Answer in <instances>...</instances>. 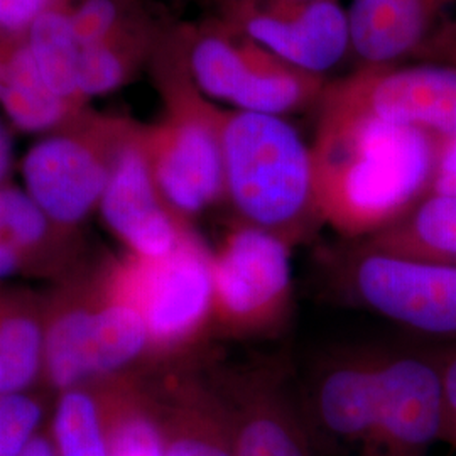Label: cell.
<instances>
[{
	"mask_svg": "<svg viewBox=\"0 0 456 456\" xmlns=\"http://www.w3.org/2000/svg\"><path fill=\"white\" fill-rule=\"evenodd\" d=\"M436 158L428 132L325 107L313 151L318 213L346 233L382 227L433 181Z\"/></svg>",
	"mask_w": 456,
	"mask_h": 456,
	"instance_id": "6da1fadb",
	"label": "cell"
},
{
	"mask_svg": "<svg viewBox=\"0 0 456 456\" xmlns=\"http://www.w3.org/2000/svg\"><path fill=\"white\" fill-rule=\"evenodd\" d=\"M149 66L154 69L166 112L156 124H141V142L164 200L188 220L225 195L222 110L191 80L180 29L164 31Z\"/></svg>",
	"mask_w": 456,
	"mask_h": 456,
	"instance_id": "7a4b0ae2",
	"label": "cell"
},
{
	"mask_svg": "<svg viewBox=\"0 0 456 456\" xmlns=\"http://www.w3.org/2000/svg\"><path fill=\"white\" fill-rule=\"evenodd\" d=\"M225 195L248 225L286 239L316 207L314 159L299 132L279 115H220Z\"/></svg>",
	"mask_w": 456,
	"mask_h": 456,
	"instance_id": "3957f363",
	"label": "cell"
},
{
	"mask_svg": "<svg viewBox=\"0 0 456 456\" xmlns=\"http://www.w3.org/2000/svg\"><path fill=\"white\" fill-rule=\"evenodd\" d=\"M146 354L142 316L105 293L98 277L92 286L68 281L46 297L43 380L53 391L120 375Z\"/></svg>",
	"mask_w": 456,
	"mask_h": 456,
	"instance_id": "277c9868",
	"label": "cell"
},
{
	"mask_svg": "<svg viewBox=\"0 0 456 456\" xmlns=\"http://www.w3.org/2000/svg\"><path fill=\"white\" fill-rule=\"evenodd\" d=\"M135 124L120 115L83 109L28 151L22 159L24 190L58 227L78 233L98 210Z\"/></svg>",
	"mask_w": 456,
	"mask_h": 456,
	"instance_id": "5b68a950",
	"label": "cell"
},
{
	"mask_svg": "<svg viewBox=\"0 0 456 456\" xmlns=\"http://www.w3.org/2000/svg\"><path fill=\"white\" fill-rule=\"evenodd\" d=\"M98 281L109 296L139 311L151 354L188 345L213 320V256L191 232L161 259L126 252L107 264Z\"/></svg>",
	"mask_w": 456,
	"mask_h": 456,
	"instance_id": "8992f818",
	"label": "cell"
},
{
	"mask_svg": "<svg viewBox=\"0 0 456 456\" xmlns=\"http://www.w3.org/2000/svg\"><path fill=\"white\" fill-rule=\"evenodd\" d=\"M180 31L184 63L196 88L233 110L284 117L322 90L320 77L279 61L220 20Z\"/></svg>",
	"mask_w": 456,
	"mask_h": 456,
	"instance_id": "52a82bcc",
	"label": "cell"
},
{
	"mask_svg": "<svg viewBox=\"0 0 456 456\" xmlns=\"http://www.w3.org/2000/svg\"><path fill=\"white\" fill-rule=\"evenodd\" d=\"M286 239L264 228L232 230L213 256V322L230 333H254L284 316L291 299Z\"/></svg>",
	"mask_w": 456,
	"mask_h": 456,
	"instance_id": "ba28073f",
	"label": "cell"
},
{
	"mask_svg": "<svg viewBox=\"0 0 456 456\" xmlns=\"http://www.w3.org/2000/svg\"><path fill=\"white\" fill-rule=\"evenodd\" d=\"M220 22L279 61L320 78L352 51L348 14L338 0H225Z\"/></svg>",
	"mask_w": 456,
	"mask_h": 456,
	"instance_id": "9c48e42d",
	"label": "cell"
},
{
	"mask_svg": "<svg viewBox=\"0 0 456 456\" xmlns=\"http://www.w3.org/2000/svg\"><path fill=\"white\" fill-rule=\"evenodd\" d=\"M326 94V92H325ZM326 107L456 137V68H367L326 94Z\"/></svg>",
	"mask_w": 456,
	"mask_h": 456,
	"instance_id": "30bf717a",
	"label": "cell"
},
{
	"mask_svg": "<svg viewBox=\"0 0 456 456\" xmlns=\"http://www.w3.org/2000/svg\"><path fill=\"white\" fill-rule=\"evenodd\" d=\"M98 212L126 252L142 259L169 256L191 232L156 184L141 142V124H135L115 161Z\"/></svg>",
	"mask_w": 456,
	"mask_h": 456,
	"instance_id": "8fae6325",
	"label": "cell"
},
{
	"mask_svg": "<svg viewBox=\"0 0 456 456\" xmlns=\"http://www.w3.org/2000/svg\"><path fill=\"white\" fill-rule=\"evenodd\" d=\"M375 369L379 428L362 456H424L435 441L443 440L441 367L418 357H395Z\"/></svg>",
	"mask_w": 456,
	"mask_h": 456,
	"instance_id": "7c38bea8",
	"label": "cell"
},
{
	"mask_svg": "<svg viewBox=\"0 0 456 456\" xmlns=\"http://www.w3.org/2000/svg\"><path fill=\"white\" fill-rule=\"evenodd\" d=\"M78 233L58 227L24 188L0 184V284L16 276L68 279Z\"/></svg>",
	"mask_w": 456,
	"mask_h": 456,
	"instance_id": "4fadbf2b",
	"label": "cell"
},
{
	"mask_svg": "<svg viewBox=\"0 0 456 456\" xmlns=\"http://www.w3.org/2000/svg\"><path fill=\"white\" fill-rule=\"evenodd\" d=\"M222 394L235 456H314L308 423L281 386L240 382Z\"/></svg>",
	"mask_w": 456,
	"mask_h": 456,
	"instance_id": "5bb4252c",
	"label": "cell"
},
{
	"mask_svg": "<svg viewBox=\"0 0 456 456\" xmlns=\"http://www.w3.org/2000/svg\"><path fill=\"white\" fill-rule=\"evenodd\" d=\"M151 394V392H149ZM164 456H235L232 423L222 392L178 384L151 394Z\"/></svg>",
	"mask_w": 456,
	"mask_h": 456,
	"instance_id": "9a60e30c",
	"label": "cell"
},
{
	"mask_svg": "<svg viewBox=\"0 0 456 456\" xmlns=\"http://www.w3.org/2000/svg\"><path fill=\"white\" fill-rule=\"evenodd\" d=\"M46 297L0 284V395L43 380Z\"/></svg>",
	"mask_w": 456,
	"mask_h": 456,
	"instance_id": "2e32d148",
	"label": "cell"
},
{
	"mask_svg": "<svg viewBox=\"0 0 456 456\" xmlns=\"http://www.w3.org/2000/svg\"><path fill=\"white\" fill-rule=\"evenodd\" d=\"M314 414L328 440L367 452L379 428L377 369L346 365L330 372L318 389Z\"/></svg>",
	"mask_w": 456,
	"mask_h": 456,
	"instance_id": "e0dca14e",
	"label": "cell"
},
{
	"mask_svg": "<svg viewBox=\"0 0 456 456\" xmlns=\"http://www.w3.org/2000/svg\"><path fill=\"white\" fill-rule=\"evenodd\" d=\"M346 14L352 53L367 68L403 58L426 29V0H352Z\"/></svg>",
	"mask_w": 456,
	"mask_h": 456,
	"instance_id": "ac0fdd59",
	"label": "cell"
},
{
	"mask_svg": "<svg viewBox=\"0 0 456 456\" xmlns=\"http://www.w3.org/2000/svg\"><path fill=\"white\" fill-rule=\"evenodd\" d=\"M48 431L58 456H110L112 377L60 392Z\"/></svg>",
	"mask_w": 456,
	"mask_h": 456,
	"instance_id": "d6986e66",
	"label": "cell"
},
{
	"mask_svg": "<svg viewBox=\"0 0 456 456\" xmlns=\"http://www.w3.org/2000/svg\"><path fill=\"white\" fill-rule=\"evenodd\" d=\"M164 29L151 16L82 48L80 90L86 103L132 82L149 66Z\"/></svg>",
	"mask_w": 456,
	"mask_h": 456,
	"instance_id": "ffe728a7",
	"label": "cell"
},
{
	"mask_svg": "<svg viewBox=\"0 0 456 456\" xmlns=\"http://www.w3.org/2000/svg\"><path fill=\"white\" fill-rule=\"evenodd\" d=\"M0 105L17 131L43 135L61 127L83 110L54 94L24 41L12 49Z\"/></svg>",
	"mask_w": 456,
	"mask_h": 456,
	"instance_id": "44dd1931",
	"label": "cell"
},
{
	"mask_svg": "<svg viewBox=\"0 0 456 456\" xmlns=\"http://www.w3.org/2000/svg\"><path fill=\"white\" fill-rule=\"evenodd\" d=\"M24 43L49 86L77 109L90 107L80 90L82 45L73 33L66 5L39 17Z\"/></svg>",
	"mask_w": 456,
	"mask_h": 456,
	"instance_id": "7402d4cb",
	"label": "cell"
},
{
	"mask_svg": "<svg viewBox=\"0 0 456 456\" xmlns=\"http://www.w3.org/2000/svg\"><path fill=\"white\" fill-rule=\"evenodd\" d=\"M110 456H164L151 394L122 374L112 377Z\"/></svg>",
	"mask_w": 456,
	"mask_h": 456,
	"instance_id": "603a6c76",
	"label": "cell"
},
{
	"mask_svg": "<svg viewBox=\"0 0 456 456\" xmlns=\"http://www.w3.org/2000/svg\"><path fill=\"white\" fill-rule=\"evenodd\" d=\"M66 11L82 48L151 16L141 0H68Z\"/></svg>",
	"mask_w": 456,
	"mask_h": 456,
	"instance_id": "cb8c5ba5",
	"label": "cell"
},
{
	"mask_svg": "<svg viewBox=\"0 0 456 456\" xmlns=\"http://www.w3.org/2000/svg\"><path fill=\"white\" fill-rule=\"evenodd\" d=\"M411 237L424 261L456 264V198L429 196L411 222Z\"/></svg>",
	"mask_w": 456,
	"mask_h": 456,
	"instance_id": "d4e9b609",
	"label": "cell"
},
{
	"mask_svg": "<svg viewBox=\"0 0 456 456\" xmlns=\"http://www.w3.org/2000/svg\"><path fill=\"white\" fill-rule=\"evenodd\" d=\"M45 404L31 391L0 395V456H19L41 431Z\"/></svg>",
	"mask_w": 456,
	"mask_h": 456,
	"instance_id": "484cf974",
	"label": "cell"
},
{
	"mask_svg": "<svg viewBox=\"0 0 456 456\" xmlns=\"http://www.w3.org/2000/svg\"><path fill=\"white\" fill-rule=\"evenodd\" d=\"M68 0H0V41L17 45L24 41L34 22Z\"/></svg>",
	"mask_w": 456,
	"mask_h": 456,
	"instance_id": "4316f807",
	"label": "cell"
},
{
	"mask_svg": "<svg viewBox=\"0 0 456 456\" xmlns=\"http://www.w3.org/2000/svg\"><path fill=\"white\" fill-rule=\"evenodd\" d=\"M435 195L456 198V137L443 141L433 175Z\"/></svg>",
	"mask_w": 456,
	"mask_h": 456,
	"instance_id": "83f0119b",
	"label": "cell"
},
{
	"mask_svg": "<svg viewBox=\"0 0 456 456\" xmlns=\"http://www.w3.org/2000/svg\"><path fill=\"white\" fill-rule=\"evenodd\" d=\"M444 389V429L443 441L456 446V352L441 365Z\"/></svg>",
	"mask_w": 456,
	"mask_h": 456,
	"instance_id": "f1b7e54d",
	"label": "cell"
},
{
	"mask_svg": "<svg viewBox=\"0 0 456 456\" xmlns=\"http://www.w3.org/2000/svg\"><path fill=\"white\" fill-rule=\"evenodd\" d=\"M14 161V147L7 127L0 122V184L11 178V169Z\"/></svg>",
	"mask_w": 456,
	"mask_h": 456,
	"instance_id": "f546056e",
	"label": "cell"
},
{
	"mask_svg": "<svg viewBox=\"0 0 456 456\" xmlns=\"http://www.w3.org/2000/svg\"><path fill=\"white\" fill-rule=\"evenodd\" d=\"M19 456H58L48 429H41Z\"/></svg>",
	"mask_w": 456,
	"mask_h": 456,
	"instance_id": "4dcf8cb0",
	"label": "cell"
},
{
	"mask_svg": "<svg viewBox=\"0 0 456 456\" xmlns=\"http://www.w3.org/2000/svg\"><path fill=\"white\" fill-rule=\"evenodd\" d=\"M14 46L5 45V43L0 41V97H2V92H4V86H5V80H7V69H9V61H11V54H12Z\"/></svg>",
	"mask_w": 456,
	"mask_h": 456,
	"instance_id": "1f68e13d",
	"label": "cell"
},
{
	"mask_svg": "<svg viewBox=\"0 0 456 456\" xmlns=\"http://www.w3.org/2000/svg\"><path fill=\"white\" fill-rule=\"evenodd\" d=\"M286 2H311V0H286Z\"/></svg>",
	"mask_w": 456,
	"mask_h": 456,
	"instance_id": "d6a6232c",
	"label": "cell"
}]
</instances>
